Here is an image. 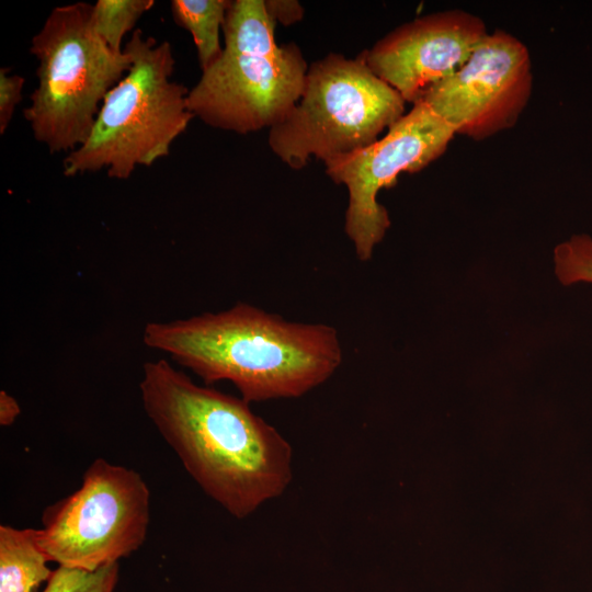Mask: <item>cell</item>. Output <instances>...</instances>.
<instances>
[{"label": "cell", "mask_w": 592, "mask_h": 592, "mask_svg": "<svg viewBox=\"0 0 592 592\" xmlns=\"http://www.w3.org/2000/svg\"><path fill=\"white\" fill-rule=\"evenodd\" d=\"M143 408L200 488L246 519L293 479L289 442L241 397L195 384L167 360L146 362Z\"/></svg>", "instance_id": "obj_1"}, {"label": "cell", "mask_w": 592, "mask_h": 592, "mask_svg": "<svg viewBox=\"0 0 592 592\" xmlns=\"http://www.w3.org/2000/svg\"><path fill=\"white\" fill-rule=\"evenodd\" d=\"M143 341L207 385L231 383L249 403L301 397L325 384L343 360L334 327L289 321L247 303L148 322Z\"/></svg>", "instance_id": "obj_2"}, {"label": "cell", "mask_w": 592, "mask_h": 592, "mask_svg": "<svg viewBox=\"0 0 592 592\" xmlns=\"http://www.w3.org/2000/svg\"><path fill=\"white\" fill-rule=\"evenodd\" d=\"M264 0L230 1L219 58L190 89L189 111L237 134L272 128L301 96L308 65L299 47L278 46Z\"/></svg>", "instance_id": "obj_3"}, {"label": "cell", "mask_w": 592, "mask_h": 592, "mask_svg": "<svg viewBox=\"0 0 592 592\" xmlns=\"http://www.w3.org/2000/svg\"><path fill=\"white\" fill-rule=\"evenodd\" d=\"M124 49L132 66L105 95L88 139L64 159L66 177L105 169L127 180L137 167L167 157L194 117L190 90L171 80L175 59L168 41L136 29Z\"/></svg>", "instance_id": "obj_4"}, {"label": "cell", "mask_w": 592, "mask_h": 592, "mask_svg": "<svg viewBox=\"0 0 592 592\" xmlns=\"http://www.w3.org/2000/svg\"><path fill=\"white\" fill-rule=\"evenodd\" d=\"M30 52L37 60V86L24 118L50 153H69L88 139L105 95L127 73L132 57L100 37L88 2L54 8Z\"/></svg>", "instance_id": "obj_5"}, {"label": "cell", "mask_w": 592, "mask_h": 592, "mask_svg": "<svg viewBox=\"0 0 592 592\" xmlns=\"http://www.w3.org/2000/svg\"><path fill=\"white\" fill-rule=\"evenodd\" d=\"M401 95L360 54H329L307 70L300 99L269 129L271 150L289 168L310 157L327 162L369 146L405 114Z\"/></svg>", "instance_id": "obj_6"}, {"label": "cell", "mask_w": 592, "mask_h": 592, "mask_svg": "<svg viewBox=\"0 0 592 592\" xmlns=\"http://www.w3.org/2000/svg\"><path fill=\"white\" fill-rule=\"evenodd\" d=\"M149 511L150 492L141 476L96 458L80 488L47 508L37 540L58 566L93 571L145 543Z\"/></svg>", "instance_id": "obj_7"}, {"label": "cell", "mask_w": 592, "mask_h": 592, "mask_svg": "<svg viewBox=\"0 0 592 592\" xmlns=\"http://www.w3.org/2000/svg\"><path fill=\"white\" fill-rule=\"evenodd\" d=\"M454 136L453 128L418 100L382 138L325 162L329 178L348 189L344 230L360 261L371 260L391 224L378 192L392 187L400 173L419 172L440 158Z\"/></svg>", "instance_id": "obj_8"}, {"label": "cell", "mask_w": 592, "mask_h": 592, "mask_svg": "<svg viewBox=\"0 0 592 592\" xmlns=\"http://www.w3.org/2000/svg\"><path fill=\"white\" fill-rule=\"evenodd\" d=\"M533 78L526 45L496 30L457 71L428 88L419 100L455 135L482 140L516 124L531 98Z\"/></svg>", "instance_id": "obj_9"}, {"label": "cell", "mask_w": 592, "mask_h": 592, "mask_svg": "<svg viewBox=\"0 0 592 592\" xmlns=\"http://www.w3.org/2000/svg\"><path fill=\"white\" fill-rule=\"evenodd\" d=\"M488 33L470 12H434L398 26L361 55L378 78L413 104L457 71Z\"/></svg>", "instance_id": "obj_10"}, {"label": "cell", "mask_w": 592, "mask_h": 592, "mask_svg": "<svg viewBox=\"0 0 592 592\" xmlns=\"http://www.w3.org/2000/svg\"><path fill=\"white\" fill-rule=\"evenodd\" d=\"M36 530L0 526V592H37L53 571Z\"/></svg>", "instance_id": "obj_11"}, {"label": "cell", "mask_w": 592, "mask_h": 592, "mask_svg": "<svg viewBox=\"0 0 592 592\" xmlns=\"http://www.w3.org/2000/svg\"><path fill=\"white\" fill-rule=\"evenodd\" d=\"M230 0H172L171 15L177 25L191 33L197 60L203 70L223 53L219 33L223 31Z\"/></svg>", "instance_id": "obj_12"}, {"label": "cell", "mask_w": 592, "mask_h": 592, "mask_svg": "<svg viewBox=\"0 0 592 592\" xmlns=\"http://www.w3.org/2000/svg\"><path fill=\"white\" fill-rule=\"evenodd\" d=\"M153 5V0H98L92 4L93 26L111 49L121 53L125 34Z\"/></svg>", "instance_id": "obj_13"}, {"label": "cell", "mask_w": 592, "mask_h": 592, "mask_svg": "<svg viewBox=\"0 0 592 592\" xmlns=\"http://www.w3.org/2000/svg\"><path fill=\"white\" fill-rule=\"evenodd\" d=\"M118 572V562L93 571L58 566L42 592H114Z\"/></svg>", "instance_id": "obj_14"}, {"label": "cell", "mask_w": 592, "mask_h": 592, "mask_svg": "<svg viewBox=\"0 0 592 592\" xmlns=\"http://www.w3.org/2000/svg\"><path fill=\"white\" fill-rule=\"evenodd\" d=\"M555 273L562 285L592 284V237L571 236L554 250Z\"/></svg>", "instance_id": "obj_15"}, {"label": "cell", "mask_w": 592, "mask_h": 592, "mask_svg": "<svg viewBox=\"0 0 592 592\" xmlns=\"http://www.w3.org/2000/svg\"><path fill=\"white\" fill-rule=\"evenodd\" d=\"M25 79L11 73L10 68L0 69V134L3 135L12 121L14 111L22 100Z\"/></svg>", "instance_id": "obj_16"}, {"label": "cell", "mask_w": 592, "mask_h": 592, "mask_svg": "<svg viewBox=\"0 0 592 592\" xmlns=\"http://www.w3.org/2000/svg\"><path fill=\"white\" fill-rule=\"evenodd\" d=\"M269 16L274 23L292 25L304 16V7L296 0H264Z\"/></svg>", "instance_id": "obj_17"}, {"label": "cell", "mask_w": 592, "mask_h": 592, "mask_svg": "<svg viewBox=\"0 0 592 592\" xmlns=\"http://www.w3.org/2000/svg\"><path fill=\"white\" fill-rule=\"evenodd\" d=\"M21 412L18 401L5 390L0 391V424L11 425Z\"/></svg>", "instance_id": "obj_18"}]
</instances>
